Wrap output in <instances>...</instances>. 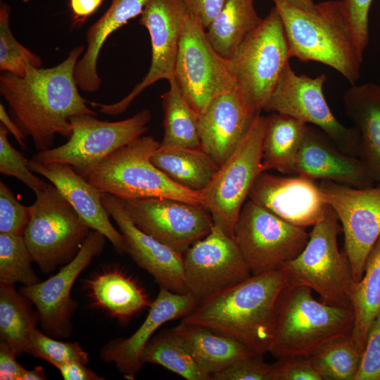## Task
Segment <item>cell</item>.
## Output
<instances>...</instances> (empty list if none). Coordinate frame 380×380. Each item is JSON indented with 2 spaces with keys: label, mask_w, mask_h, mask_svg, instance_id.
<instances>
[{
  "label": "cell",
  "mask_w": 380,
  "mask_h": 380,
  "mask_svg": "<svg viewBox=\"0 0 380 380\" xmlns=\"http://www.w3.org/2000/svg\"><path fill=\"white\" fill-rule=\"evenodd\" d=\"M84 49L83 45L74 48L52 68L29 66L23 77L1 73L0 92L11 118L39 151L51 148L56 134L71 136V117L96 115L80 94L75 79V65Z\"/></svg>",
  "instance_id": "1"
},
{
  "label": "cell",
  "mask_w": 380,
  "mask_h": 380,
  "mask_svg": "<svg viewBox=\"0 0 380 380\" xmlns=\"http://www.w3.org/2000/svg\"><path fill=\"white\" fill-rule=\"evenodd\" d=\"M288 281L283 267L251 275L199 302L180 322L208 327L263 355L274 336L277 300Z\"/></svg>",
  "instance_id": "2"
},
{
  "label": "cell",
  "mask_w": 380,
  "mask_h": 380,
  "mask_svg": "<svg viewBox=\"0 0 380 380\" xmlns=\"http://www.w3.org/2000/svg\"><path fill=\"white\" fill-rule=\"evenodd\" d=\"M286 33L291 58L328 65L351 85L360 77L363 61L347 23L341 0L316 4L315 12L286 0H272Z\"/></svg>",
  "instance_id": "3"
},
{
  "label": "cell",
  "mask_w": 380,
  "mask_h": 380,
  "mask_svg": "<svg viewBox=\"0 0 380 380\" xmlns=\"http://www.w3.org/2000/svg\"><path fill=\"white\" fill-rule=\"evenodd\" d=\"M312 291L305 286L287 284L279 293L269 350L277 360L309 357L329 341L352 332L353 308L319 301Z\"/></svg>",
  "instance_id": "4"
},
{
  "label": "cell",
  "mask_w": 380,
  "mask_h": 380,
  "mask_svg": "<svg viewBox=\"0 0 380 380\" xmlns=\"http://www.w3.org/2000/svg\"><path fill=\"white\" fill-rule=\"evenodd\" d=\"M159 145L153 137L141 136L104 158L85 179L124 201L158 197L202 205L200 191L176 183L152 163Z\"/></svg>",
  "instance_id": "5"
},
{
  "label": "cell",
  "mask_w": 380,
  "mask_h": 380,
  "mask_svg": "<svg viewBox=\"0 0 380 380\" xmlns=\"http://www.w3.org/2000/svg\"><path fill=\"white\" fill-rule=\"evenodd\" d=\"M338 221L329 205L324 217L312 226L303 250L283 268L289 284L310 288L327 304L349 307L355 280L348 257L338 246Z\"/></svg>",
  "instance_id": "6"
},
{
  "label": "cell",
  "mask_w": 380,
  "mask_h": 380,
  "mask_svg": "<svg viewBox=\"0 0 380 380\" xmlns=\"http://www.w3.org/2000/svg\"><path fill=\"white\" fill-rule=\"evenodd\" d=\"M35 195L23 237L33 261L48 274L75 257L91 229L52 184Z\"/></svg>",
  "instance_id": "7"
},
{
  "label": "cell",
  "mask_w": 380,
  "mask_h": 380,
  "mask_svg": "<svg viewBox=\"0 0 380 380\" xmlns=\"http://www.w3.org/2000/svg\"><path fill=\"white\" fill-rule=\"evenodd\" d=\"M266 116L258 115L238 146L218 167L209 184L200 191L202 205L213 224L234 237L241 210L262 172V145Z\"/></svg>",
  "instance_id": "8"
},
{
  "label": "cell",
  "mask_w": 380,
  "mask_h": 380,
  "mask_svg": "<svg viewBox=\"0 0 380 380\" xmlns=\"http://www.w3.org/2000/svg\"><path fill=\"white\" fill-rule=\"evenodd\" d=\"M151 118L148 109L116 122L100 120L89 114L72 116V134L67 142L39 151L32 159L69 165L85 178L104 158L147 132Z\"/></svg>",
  "instance_id": "9"
},
{
  "label": "cell",
  "mask_w": 380,
  "mask_h": 380,
  "mask_svg": "<svg viewBox=\"0 0 380 380\" xmlns=\"http://www.w3.org/2000/svg\"><path fill=\"white\" fill-rule=\"evenodd\" d=\"M175 79L198 115L213 99L236 85L232 61L213 48L205 29L189 11L182 30Z\"/></svg>",
  "instance_id": "10"
},
{
  "label": "cell",
  "mask_w": 380,
  "mask_h": 380,
  "mask_svg": "<svg viewBox=\"0 0 380 380\" xmlns=\"http://www.w3.org/2000/svg\"><path fill=\"white\" fill-rule=\"evenodd\" d=\"M290 58L283 23L274 6L231 60L236 85L258 113L263 110Z\"/></svg>",
  "instance_id": "11"
},
{
  "label": "cell",
  "mask_w": 380,
  "mask_h": 380,
  "mask_svg": "<svg viewBox=\"0 0 380 380\" xmlns=\"http://www.w3.org/2000/svg\"><path fill=\"white\" fill-rule=\"evenodd\" d=\"M248 199L239 213L234 239L252 275L283 267L305 248L309 233Z\"/></svg>",
  "instance_id": "12"
},
{
  "label": "cell",
  "mask_w": 380,
  "mask_h": 380,
  "mask_svg": "<svg viewBox=\"0 0 380 380\" xmlns=\"http://www.w3.org/2000/svg\"><path fill=\"white\" fill-rule=\"evenodd\" d=\"M327 77L297 75L290 63L284 68L263 110L293 117L325 132L343 152L359 157L360 134L342 125L331 112L323 92Z\"/></svg>",
  "instance_id": "13"
},
{
  "label": "cell",
  "mask_w": 380,
  "mask_h": 380,
  "mask_svg": "<svg viewBox=\"0 0 380 380\" xmlns=\"http://www.w3.org/2000/svg\"><path fill=\"white\" fill-rule=\"evenodd\" d=\"M318 184L342 225L344 251L357 282L369 252L380 236V183L367 188L328 180H320Z\"/></svg>",
  "instance_id": "14"
},
{
  "label": "cell",
  "mask_w": 380,
  "mask_h": 380,
  "mask_svg": "<svg viewBox=\"0 0 380 380\" xmlns=\"http://www.w3.org/2000/svg\"><path fill=\"white\" fill-rule=\"evenodd\" d=\"M189 9L183 0H149L139 23L150 35L151 61L142 80L123 99L111 104L90 102L99 112L109 115L124 113L144 90L160 80L169 82L175 78L179 41Z\"/></svg>",
  "instance_id": "15"
},
{
  "label": "cell",
  "mask_w": 380,
  "mask_h": 380,
  "mask_svg": "<svg viewBox=\"0 0 380 380\" xmlns=\"http://www.w3.org/2000/svg\"><path fill=\"white\" fill-rule=\"evenodd\" d=\"M183 265L186 293L198 303L252 275L234 237L214 224L185 251Z\"/></svg>",
  "instance_id": "16"
},
{
  "label": "cell",
  "mask_w": 380,
  "mask_h": 380,
  "mask_svg": "<svg viewBox=\"0 0 380 380\" xmlns=\"http://www.w3.org/2000/svg\"><path fill=\"white\" fill-rule=\"evenodd\" d=\"M123 201L141 231L182 254L213 227L211 215L202 205L158 197Z\"/></svg>",
  "instance_id": "17"
},
{
  "label": "cell",
  "mask_w": 380,
  "mask_h": 380,
  "mask_svg": "<svg viewBox=\"0 0 380 380\" xmlns=\"http://www.w3.org/2000/svg\"><path fill=\"white\" fill-rule=\"evenodd\" d=\"M106 236L91 230L75 257L44 281L23 286L20 293L33 303L38 312L41 327L48 335L67 337L71 333V319L77 302L71 290L80 273L103 250Z\"/></svg>",
  "instance_id": "18"
},
{
  "label": "cell",
  "mask_w": 380,
  "mask_h": 380,
  "mask_svg": "<svg viewBox=\"0 0 380 380\" xmlns=\"http://www.w3.org/2000/svg\"><path fill=\"white\" fill-rule=\"evenodd\" d=\"M101 202L122 235L125 253L152 276L160 287L178 293H186L184 254L141 231L128 215L123 200L102 193Z\"/></svg>",
  "instance_id": "19"
},
{
  "label": "cell",
  "mask_w": 380,
  "mask_h": 380,
  "mask_svg": "<svg viewBox=\"0 0 380 380\" xmlns=\"http://www.w3.org/2000/svg\"><path fill=\"white\" fill-rule=\"evenodd\" d=\"M248 199L264 207L284 221L305 228L322 219L329 207L318 183L296 175L282 177L261 172Z\"/></svg>",
  "instance_id": "20"
},
{
  "label": "cell",
  "mask_w": 380,
  "mask_h": 380,
  "mask_svg": "<svg viewBox=\"0 0 380 380\" xmlns=\"http://www.w3.org/2000/svg\"><path fill=\"white\" fill-rule=\"evenodd\" d=\"M258 115L248 98L236 85L213 99L199 115L201 148L220 167Z\"/></svg>",
  "instance_id": "21"
},
{
  "label": "cell",
  "mask_w": 380,
  "mask_h": 380,
  "mask_svg": "<svg viewBox=\"0 0 380 380\" xmlns=\"http://www.w3.org/2000/svg\"><path fill=\"white\" fill-rule=\"evenodd\" d=\"M198 303L189 293H178L160 287L140 327L130 336L106 343L100 352L101 358L114 363L125 379H134L143 366L142 353L155 332L163 324L188 315Z\"/></svg>",
  "instance_id": "22"
},
{
  "label": "cell",
  "mask_w": 380,
  "mask_h": 380,
  "mask_svg": "<svg viewBox=\"0 0 380 380\" xmlns=\"http://www.w3.org/2000/svg\"><path fill=\"white\" fill-rule=\"evenodd\" d=\"M288 174L355 188L376 184L357 157L341 151L325 132L311 125Z\"/></svg>",
  "instance_id": "23"
},
{
  "label": "cell",
  "mask_w": 380,
  "mask_h": 380,
  "mask_svg": "<svg viewBox=\"0 0 380 380\" xmlns=\"http://www.w3.org/2000/svg\"><path fill=\"white\" fill-rule=\"evenodd\" d=\"M30 170L47 179L92 230L103 234L115 251L125 253L122 234L111 224L101 202L102 193L69 165L29 160Z\"/></svg>",
  "instance_id": "24"
},
{
  "label": "cell",
  "mask_w": 380,
  "mask_h": 380,
  "mask_svg": "<svg viewBox=\"0 0 380 380\" xmlns=\"http://www.w3.org/2000/svg\"><path fill=\"white\" fill-rule=\"evenodd\" d=\"M91 304L120 322H126L151 306L152 300L137 279L122 268H103L84 281Z\"/></svg>",
  "instance_id": "25"
},
{
  "label": "cell",
  "mask_w": 380,
  "mask_h": 380,
  "mask_svg": "<svg viewBox=\"0 0 380 380\" xmlns=\"http://www.w3.org/2000/svg\"><path fill=\"white\" fill-rule=\"evenodd\" d=\"M343 103L360 134L358 158L374 182L380 183V86L353 84L344 93Z\"/></svg>",
  "instance_id": "26"
},
{
  "label": "cell",
  "mask_w": 380,
  "mask_h": 380,
  "mask_svg": "<svg viewBox=\"0 0 380 380\" xmlns=\"http://www.w3.org/2000/svg\"><path fill=\"white\" fill-rule=\"evenodd\" d=\"M103 15L86 33L87 48L75 68V79L79 88L86 92L97 91L101 79L97 73V61L101 49L108 37L129 20L141 15L149 0H111Z\"/></svg>",
  "instance_id": "27"
},
{
  "label": "cell",
  "mask_w": 380,
  "mask_h": 380,
  "mask_svg": "<svg viewBox=\"0 0 380 380\" xmlns=\"http://www.w3.org/2000/svg\"><path fill=\"white\" fill-rule=\"evenodd\" d=\"M172 330L210 376L239 359L256 354L239 341L208 327L180 322Z\"/></svg>",
  "instance_id": "28"
},
{
  "label": "cell",
  "mask_w": 380,
  "mask_h": 380,
  "mask_svg": "<svg viewBox=\"0 0 380 380\" xmlns=\"http://www.w3.org/2000/svg\"><path fill=\"white\" fill-rule=\"evenodd\" d=\"M151 161L176 183L197 191L209 184L218 169L201 147L159 145L151 156Z\"/></svg>",
  "instance_id": "29"
},
{
  "label": "cell",
  "mask_w": 380,
  "mask_h": 380,
  "mask_svg": "<svg viewBox=\"0 0 380 380\" xmlns=\"http://www.w3.org/2000/svg\"><path fill=\"white\" fill-rule=\"evenodd\" d=\"M308 125L281 113H271L266 116L262 145V172L274 170L288 174L300 149Z\"/></svg>",
  "instance_id": "30"
},
{
  "label": "cell",
  "mask_w": 380,
  "mask_h": 380,
  "mask_svg": "<svg viewBox=\"0 0 380 380\" xmlns=\"http://www.w3.org/2000/svg\"><path fill=\"white\" fill-rule=\"evenodd\" d=\"M262 20L255 11L254 0H227L205 30L206 35L218 53L231 61Z\"/></svg>",
  "instance_id": "31"
},
{
  "label": "cell",
  "mask_w": 380,
  "mask_h": 380,
  "mask_svg": "<svg viewBox=\"0 0 380 380\" xmlns=\"http://www.w3.org/2000/svg\"><path fill=\"white\" fill-rule=\"evenodd\" d=\"M354 312L352 338L363 352L370 327L380 312V236L369 252L364 273L350 296Z\"/></svg>",
  "instance_id": "32"
},
{
  "label": "cell",
  "mask_w": 380,
  "mask_h": 380,
  "mask_svg": "<svg viewBox=\"0 0 380 380\" xmlns=\"http://www.w3.org/2000/svg\"><path fill=\"white\" fill-rule=\"evenodd\" d=\"M27 299L14 286L0 285V338L17 355L30 353L31 336L37 328L36 316Z\"/></svg>",
  "instance_id": "33"
},
{
  "label": "cell",
  "mask_w": 380,
  "mask_h": 380,
  "mask_svg": "<svg viewBox=\"0 0 380 380\" xmlns=\"http://www.w3.org/2000/svg\"><path fill=\"white\" fill-rule=\"evenodd\" d=\"M162 96L164 136L160 146L201 147L199 115L184 97L174 78Z\"/></svg>",
  "instance_id": "34"
},
{
  "label": "cell",
  "mask_w": 380,
  "mask_h": 380,
  "mask_svg": "<svg viewBox=\"0 0 380 380\" xmlns=\"http://www.w3.org/2000/svg\"><path fill=\"white\" fill-rule=\"evenodd\" d=\"M145 363L158 365L187 380H209L210 376L198 365L179 336L171 329L153 336L141 358Z\"/></svg>",
  "instance_id": "35"
},
{
  "label": "cell",
  "mask_w": 380,
  "mask_h": 380,
  "mask_svg": "<svg viewBox=\"0 0 380 380\" xmlns=\"http://www.w3.org/2000/svg\"><path fill=\"white\" fill-rule=\"evenodd\" d=\"M362 355L350 333L329 341L309 358L322 380H355Z\"/></svg>",
  "instance_id": "36"
},
{
  "label": "cell",
  "mask_w": 380,
  "mask_h": 380,
  "mask_svg": "<svg viewBox=\"0 0 380 380\" xmlns=\"http://www.w3.org/2000/svg\"><path fill=\"white\" fill-rule=\"evenodd\" d=\"M32 261L23 236L0 233V285L30 286L40 281Z\"/></svg>",
  "instance_id": "37"
},
{
  "label": "cell",
  "mask_w": 380,
  "mask_h": 380,
  "mask_svg": "<svg viewBox=\"0 0 380 380\" xmlns=\"http://www.w3.org/2000/svg\"><path fill=\"white\" fill-rule=\"evenodd\" d=\"M11 8L2 4L0 8V70L23 77L29 66L42 68L41 58L22 45L10 27Z\"/></svg>",
  "instance_id": "38"
},
{
  "label": "cell",
  "mask_w": 380,
  "mask_h": 380,
  "mask_svg": "<svg viewBox=\"0 0 380 380\" xmlns=\"http://www.w3.org/2000/svg\"><path fill=\"white\" fill-rule=\"evenodd\" d=\"M29 354L49 362L56 368L72 361L85 365L89 362L88 353L78 343L56 340L37 328L32 333Z\"/></svg>",
  "instance_id": "39"
},
{
  "label": "cell",
  "mask_w": 380,
  "mask_h": 380,
  "mask_svg": "<svg viewBox=\"0 0 380 380\" xmlns=\"http://www.w3.org/2000/svg\"><path fill=\"white\" fill-rule=\"evenodd\" d=\"M8 132L1 124L0 172L17 178L35 194L44 189L48 183L32 173L29 167V160L11 144L8 139Z\"/></svg>",
  "instance_id": "40"
},
{
  "label": "cell",
  "mask_w": 380,
  "mask_h": 380,
  "mask_svg": "<svg viewBox=\"0 0 380 380\" xmlns=\"http://www.w3.org/2000/svg\"><path fill=\"white\" fill-rule=\"evenodd\" d=\"M30 218V206L21 204L10 188L1 181L0 233L23 236Z\"/></svg>",
  "instance_id": "41"
},
{
  "label": "cell",
  "mask_w": 380,
  "mask_h": 380,
  "mask_svg": "<svg viewBox=\"0 0 380 380\" xmlns=\"http://www.w3.org/2000/svg\"><path fill=\"white\" fill-rule=\"evenodd\" d=\"M213 380H272V364H267L261 355H251L233 362L211 375Z\"/></svg>",
  "instance_id": "42"
},
{
  "label": "cell",
  "mask_w": 380,
  "mask_h": 380,
  "mask_svg": "<svg viewBox=\"0 0 380 380\" xmlns=\"http://www.w3.org/2000/svg\"><path fill=\"white\" fill-rule=\"evenodd\" d=\"M341 1L351 35L363 56L369 43V12L373 0Z\"/></svg>",
  "instance_id": "43"
},
{
  "label": "cell",
  "mask_w": 380,
  "mask_h": 380,
  "mask_svg": "<svg viewBox=\"0 0 380 380\" xmlns=\"http://www.w3.org/2000/svg\"><path fill=\"white\" fill-rule=\"evenodd\" d=\"M355 380H380V312L369 330Z\"/></svg>",
  "instance_id": "44"
},
{
  "label": "cell",
  "mask_w": 380,
  "mask_h": 380,
  "mask_svg": "<svg viewBox=\"0 0 380 380\" xmlns=\"http://www.w3.org/2000/svg\"><path fill=\"white\" fill-rule=\"evenodd\" d=\"M272 380H322L309 357L278 359L272 364Z\"/></svg>",
  "instance_id": "45"
},
{
  "label": "cell",
  "mask_w": 380,
  "mask_h": 380,
  "mask_svg": "<svg viewBox=\"0 0 380 380\" xmlns=\"http://www.w3.org/2000/svg\"><path fill=\"white\" fill-rule=\"evenodd\" d=\"M227 0H183L189 11L206 30Z\"/></svg>",
  "instance_id": "46"
},
{
  "label": "cell",
  "mask_w": 380,
  "mask_h": 380,
  "mask_svg": "<svg viewBox=\"0 0 380 380\" xmlns=\"http://www.w3.org/2000/svg\"><path fill=\"white\" fill-rule=\"evenodd\" d=\"M13 348L4 341L0 343V379L22 380L26 370L16 360Z\"/></svg>",
  "instance_id": "47"
},
{
  "label": "cell",
  "mask_w": 380,
  "mask_h": 380,
  "mask_svg": "<svg viewBox=\"0 0 380 380\" xmlns=\"http://www.w3.org/2000/svg\"><path fill=\"white\" fill-rule=\"evenodd\" d=\"M103 0H69L72 25H82L100 7Z\"/></svg>",
  "instance_id": "48"
},
{
  "label": "cell",
  "mask_w": 380,
  "mask_h": 380,
  "mask_svg": "<svg viewBox=\"0 0 380 380\" xmlns=\"http://www.w3.org/2000/svg\"><path fill=\"white\" fill-rule=\"evenodd\" d=\"M86 365L78 362L72 361L63 364L57 367L61 376L65 380H102L104 378L97 375L91 369H88Z\"/></svg>",
  "instance_id": "49"
},
{
  "label": "cell",
  "mask_w": 380,
  "mask_h": 380,
  "mask_svg": "<svg viewBox=\"0 0 380 380\" xmlns=\"http://www.w3.org/2000/svg\"><path fill=\"white\" fill-rule=\"evenodd\" d=\"M0 120L6 129L15 137L20 146L23 148L27 149V146L25 143V140H26L27 137L12 118L8 115L2 103H0Z\"/></svg>",
  "instance_id": "50"
},
{
  "label": "cell",
  "mask_w": 380,
  "mask_h": 380,
  "mask_svg": "<svg viewBox=\"0 0 380 380\" xmlns=\"http://www.w3.org/2000/svg\"><path fill=\"white\" fill-rule=\"evenodd\" d=\"M46 379L44 369L41 366H37L30 370L26 369L22 377V380H44Z\"/></svg>",
  "instance_id": "51"
},
{
  "label": "cell",
  "mask_w": 380,
  "mask_h": 380,
  "mask_svg": "<svg viewBox=\"0 0 380 380\" xmlns=\"http://www.w3.org/2000/svg\"><path fill=\"white\" fill-rule=\"evenodd\" d=\"M293 6L305 11L315 12L317 6L312 0H286Z\"/></svg>",
  "instance_id": "52"
},
{
  "label": "cell",
  "mask_w": 380,
  "mask_h": 380,
  "mask_svg": "<svg viewBox=\"0 0 380 380\" xmlns=\"http://www.w3.org/2000/svg\"><path fill=\"white\" fill-rule=\"evenodd\" d=\"M24 3H27L29 2L30 0H23Z\"/></svg>",
  "instance_id": "53"
},
{
  "label": "cell",
  "mask_w": 380,
  "mask_h": 380,
  "mask_svg": "<svg viewBox=\"0 0 380 380\" xmlns=\"http://www.w3.org/2000/svg\"><path fill=\"white\" fill-rule=\"evenodd\" d=\"M379 85L380 86V75H379Z\"/></svg>",
  "instance_id": "54"
}]
</instances>
